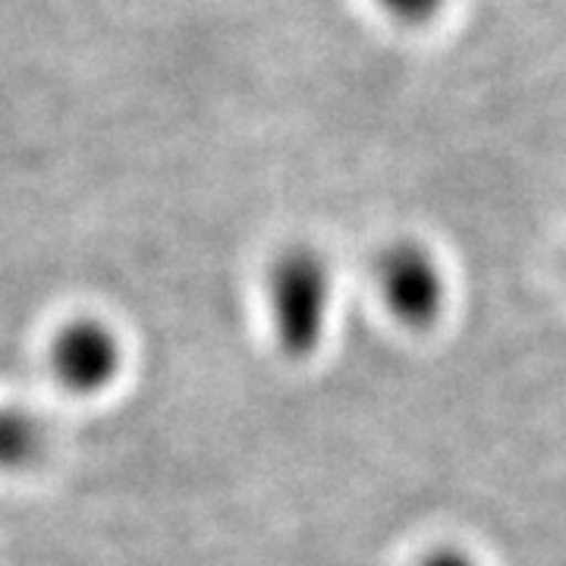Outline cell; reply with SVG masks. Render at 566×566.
<instances>
[{"mask_svg": "<svg viewBox=\"0 0 566 566\" xmlns=\"http://www.w3.org/2000/svg\"><path fill=\"white\" fill-rule=\"evenodd\" d=\"M387 308L406 324H431L444 308V274L419 245L390 249L378 271Z\"/></svg>", "mask_w": 566, "mask_h": 566, "instance_id": "cell-2", "label": "cell"}, {"mask_svg": "<svg viewBox=\"0 0 566 566\" xmlns=\"http://www.w3.org/2000/svg\"><path fill=\"white\" fill-rule=\"evenodd\" d=\"M381 3H385V10H390L397 20L422 22L428 17H434L444 0H381Z\"/></svg>", "mask_w": 566, "mask_h": 566, "instance_id": "cell-3", "label": "cell"}, {"mask_svg": "<svg viewBox=\"0 0 566 566\" xmlns=\"http://www.w3.org/2000/svg\"><path fill=\"white\" fill-rule=\"evenodd\" d=\"M424 566H475L469 557H463L460 551H438L434 557H428Z\"/></svg>", "mask_w": 566, "mask_h": 566, "instance_id": "cell-4", "label": "cell"}, {"mask_svg": "<svg viewBox=\"0 0 566 566\" xmlns=\"http://www.w3.org/2000/svg\"><path fill=\"white\" fill-rule=\"evenodd\" d=\"M271 296L281 344L293 356H308L322 340L331 303V281L322 259L308 249L290 252L274 271Z\"/></svg>", "mask_w": 566, "mask_h": 566, "instance_id": "cell-1", "label": "cell"}]
</instances>
